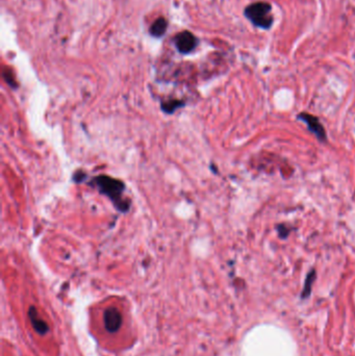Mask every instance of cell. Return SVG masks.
<instances>
[{"instance_id":"obj_1","label":"cell","mask_w":355,"mask_h":356,"mask_svg":"<svg viewBox=\"0 0 355 356\" xmlns=\"http://www.w3.org/2000/svg\"><path fill=\"white\" fill-rule=\"evenodd\" d=\"M271 11L272 6L268 2H256L247 7L245 15L256 26L268 29L273 23Z\"/></svg>"},{"instance_id":"obj_2","label":"cell","mask_w":355,"mask_h":356,"mask_svg":"<svg viewBox=\"0 0 355 356\" xmlns=\"http://www.w3.org/2000/svg\"><path fill=\"white\" fill-rule=\"evenodd\" d=\"M96 183L99 187L100 191L109 196L115 203H117L119 208H120L119 204H124L122 203L121 201V195L123 191H124V185H123L121 181L114 179L112 177L100 176L97 177Z\"/></svg>"},{"instance_id":"obj_3","label":"cell","mask_w":355,"mask_h":356,"mask_svg":"<svg viewBox=\"0 0 355 356\" xmlns=\"http://www.w3.org/2000/svg\"><path fill=\"white\" fill-rule=\"evenodd\" d=\"M174 44L176 49L180 53L188 54L197 47L199 41L194 34H192L189 30H184L176 35L174 38Z\"/></svg>"},{"instance_id":"obj_4","label":"cell","mask_w":355,"mask_h":356,"mask_svg":"<svg viewBox=\"0 0 355 356\" xmlns=\"http://www.w3.org/2000/svg\"><path fill=\"white\" fill-rule=\"evenodd\" d=\"M298 119L305 122L307 124L308 129H310L312 133L319 138L320 141H322V142L326 141L325 129H324L323 125L321 124V122L319 121L318 118H316L315 116L310 115L307 113H301L300 115H298Z\"/></svg>"},{"instance_id":"obj_5","label":"cell","mask_w":355,"mask_h":356,"mask_svg":"<svg viewBox=\"0 0 355 356\" xmlns=\"http://www.w3.org/2000/svg\"><path fill=\"white\" fill-rule=\"evenodd\" d=\"M103 321H104V326L107 331L116 332L121 327L122 316L116 307H109L104 312Z\"/></svg>"},{"instance_id":"obj_6","label":"cell","mask_w":355,"mask_h":356,"mask_svg":"<svg viewBox=\"0 0 355 356\" xmlns=\"http://www.w3.org/2000/svg\"><path fill=\"white\" fill-rule=\"evenodd\" d=\"M28 315H29L30 321H32L33 326L36 329V331L39 332V334L45 335L46 332L48 331V326H47V324H46L42 319L39 318V315L37 313V309L34 306L30 307Z\"/></svg>"},{"instance_id":"obj_7","label":"cell","mask_w":355,"mask_h":356,"mask_svg":"<svg viewBox=\"0 0 355 356\" xmlns=\"http://www.w3.org/2000/svg\"><path fill=\"white\" fill-rule=\"evenodd\" d=\"M167 28H168V22L166 21L165 18L160 17L153 22V24L149 29V33L154 38H160L165 35Z\"/></svg>"},{"instance_id":"obj_8","label":"cell","mask_w":355,"mask_h":356,"mask_svg":"<svg viewBox=\"0 0 355 356\" xmlns=\"http://www.w3.org/2000/svg\"><path fill=\"white\" fill-rule=\"evenodd\" d=\"M315 279H316V271L312 270L311 272L308 273V275L306 276V279H305V282H304V288H303V291H302V295H301L302 299L307 298L308 296L311 295L312 286H313V283H314Z\"/></svg>"},{"instance_id":"obj_9","label":"cell","mask_w":355,"mask_h":356,"mask_svg":"<svg viewBox=\"0 0 355 356\" xmlns=\"http://www.w3.org/2000/svg\"><path fill=\"white\" fill-rule=\"evenodd\" d=\"M277 230H278L279 237H280L281 238L287 237L289 236V234H290V230H289L287 227H285L284 225H279L278 227H277Z\"/></svg>"}]
</instances>
